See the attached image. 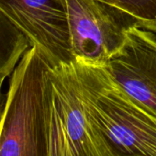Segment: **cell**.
Instances as JSON below:
<instances>
[{
    "instance_id": "obj_1",
    "label": "cell",
    "mask_w": 156,
    "mask_h": 156,
    "mask_svg": "<svg viewBox=\"0 0 156 156\" xmlns=\"http://www.w3.org/2000/svg\"><path fill=\"white\" fill-rule=\"evenodd\" d=\"M51 67L31 46L11 73L0 120V156H49Z\"/></svg>"
},
{
    "instance_id": "obj_2",
    "label": "cell",
    "mask_w": 156,
    "mask_h": 156,
    "mask_svg": "<svg viewBox=\"0 0 156 156\" xmlns=\"http://www.w3.org/2000/svg\"><path fill=\"white\" fill-rule=\"evenodd\" d=\"M88 115L112 156H156V118L129 98L103 67L73 62Z\"/></svg>"
},
{
    "instance_id": "obj_3",
    "label": "cell",
    "mask_w": 156,
    "mask_h": 156,
    "mask_svg": "<svg viewBox=\"0 0 156 156\" xmlns=\"http://www.w3.org/2000/svg\"><path fill=\"white\" fill-rule=\"evenodd\" d=\"M51 80L49 156H112L88 115L73 64L52 66Z\"/></svg>"
},
{
    "instance_id": "obj_4",
    "label": "cell",
    "mask_w": 156,
    "mask_h": 156,
    "mask_svg": "<svg viewBox=\"0 0 156 156\" xmlns=\"http://www.w3.org/2000/svg\"><path fill=\"white\" fill-rule=\"evenodd\" d=\"M67 9L74 62L103 67L123 47L129 31L140 27L129 13L98 0H67Z\"/></svg>"
},
{
    "instance_id": "obj_5",
    "label": "cell",
    "mask_w": 156,
    "mask_h": 156,
    "mask_svg": "<svg viewBox=\"0 0 156 156\" xmlns=\"http://www.w3.org/2000/svg\"><path fill=\"white\" fill-rule=\"evenodd\" d=\"M0 10L52 66L74 62L67 0H0Z\"/></svg>"
},
{
    "instance_id": "obj_6",
    "label": "cell",
    "mask_w": 156,
    "mask_h": 156,
    "mask_svg": "<svg viewBox=\"0 0 156 156\" xmlns=\"http://www.w3.org/2000/svg\"><path fill=\"white\" fill-rule=\"evenodd\" d=\"M115 85L156 118V36L136 27L123 47L103 66Z\"/></svg>"
},
{
    "instance_id": "obj_7",
    "label": "cell",
    "mask_w": 156,
    "mask_h": 156,
    "mask_svg": "<svg viewBox=\"0 0 156 156\" xmlns=\"http://www.w3.org/2000/svg\"><path fill=\"white\" fill-rule=\"evenodd\" d=\"M30 47L26 35L0 10V76L11 75Z\"/></svg>"
},
{
    "instance_id": "obj_8",
    "label": "cell",
    "mask_w": 156,
    "mask_h": 156,
    "mask_svg": "<svg viewBox=\"0 0 156 156\" xmlns=\"http://www.w3.org/2000/svg\"><path fill=\"white\" fill-rule=\"evenodd\" d=\"M124 10L135 18L140 27L156 33V0H98Z\"/></svg>"
},
{
    "instance_id": "obj_9",
    "label": "cell",
    "mask_w": 156,
    "mask_h": 156,
    "mask_svg": "<svg viewBox=\"0 0 156 156\" xmlns=\"http://www.w3.org/2000/svg\"><path fill=\"white\" fill-rule=\"evenodd\" d=\"M4 80H5V78L0 76V120H1V116H2V111H3V109L1 108V89H2V85H3Z\"/></svg>"
}]
</instances>
